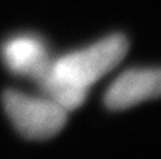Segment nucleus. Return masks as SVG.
Segmentation results:
<instances>
[{
	"label": "nucleus",
	"mask_w": 161,
	"mask_h": 159,
	"mask_svg": "<svg viewBox=\"0 0 161 159\" xmlns=\"http://www.w3.org/2000/svg\"><path fill=\"white\" fill-rule=\"evenodd\" d=\"M8 69L38 82L50 70L53 61L41 39L21 35L8 39L2 49Z\"/></svg>",
	"instance_id": "nucleus-4"
},
{
	"label": "nucleus",
	"mask_w": 161,
	"mask_h": 159,
	"mask_svg": "<svg viewBox=\"0 0 161 159\" xmlns=\"http://www.w3.org/2000/svg\"><path fill=\"white\" fill-rule=\"evenodd\" d=\"M3 106L17 131L30 140H48L67 123V110L48 97H31L7 90L3 95Z\"/></svg>",
	"instance_id": "nucleus-2"
},
{
	"label": "nucleus",
	"mask_w": 161,
	"mask_h": 159,
	"mask_svg": "<svg viewBox=\"0 0 161 159\" xmlns=\"http://www.w3.org/2000/svg\"><path fill=\"white\" fill-rule=\"evenodd\" d=\"M37 83L41 86L42 92L47 95L48 99L55 101L58 106H61L67 111L79 107L85 101L86 95H88V89L71 83L57 75L53 69V65H51L50 70Z\"/></svg>",
	"instance_id": "nucleus-5"
},
{
	"label": "nucleus",
	"mask_w": 161,
	"mask_h": 159,
	"mask_svg": "<svg viewBox=\"0 0 161 159\" xmlns=\"http://www.w3.org/2000/svg\"><path fill=\"white\" fill-rule=\"evenodd\" d=\"M161 97V68L131 69L120 75L105 95L109 109L122 110Z\"/></svg>",
	"instance_id": "nucleus-3"
},
{
	"label": "nucleus",
	"mask_w": 161,
	"mask_h": 159,
	"mask_svg": "<svg viewBox=\"0 0 161 159\" xmlns=\"http://www.w3.org/2000/svg\"><path fill=\"white\" fill-rule=\"evenodd\" d=\"M127 48L129 42L125 35L112 34L85 49L54 61L53 69L62 79L88 89L120 64Z\"/></svg>",
	"instance_id": "nucleus-1"
}]
</instances>
